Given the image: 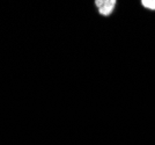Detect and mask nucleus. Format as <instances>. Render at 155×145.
I'll use <instances>...</instances> for the list:
<instances>
[{"instance_id":"obj_2","label":"nucleus","mask_w":155,"mask_h":145,"mask_svg":"<svg viewBox=\"0 0 155 145\" xmlns=\"http://www.w3.org/2000/svg\"><path fill=\"white\" fill-rule=\"evenodd\" d=\"M141 4L143 7H146V8H148V9L155 11V0H142Z\"/></svg>"},{"instance_id":"obj_1","label":"nucleus","mask_w":155,"mask_h":145,"mask_svg":"<svg viewBox=\"0 0 155 145\" xmlns=\"http://www.w3.org/2000/svg\"><path fill=\"white\" fill-rule=\"evenodd\" d=\"M95 5L98 8V12L101 15H110L115 9L116 1L115 0H97L95 1Z\"/></svg>"}]
</instances>
